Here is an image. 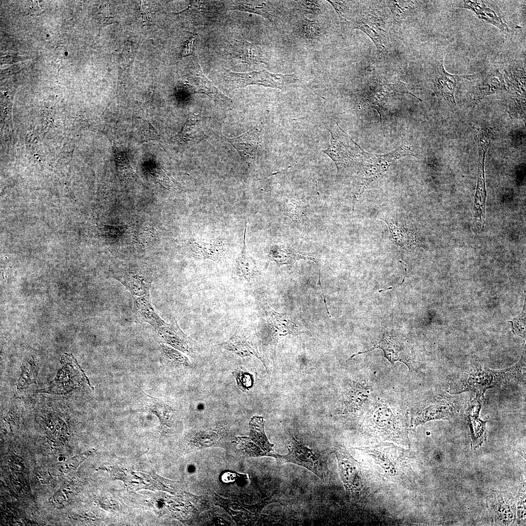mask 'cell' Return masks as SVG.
<instances>
[{
    "mask_svg": "<svg viewBox=\"0 0 526 526\" xmlns=\"http://www.w3.org/2000/svg\"><path fill=\"white\" fill-rule=\"evenodd\" d=\"M388 226L394 241L399 245L407 246L414 244V236L411 230L395 223L390 222Z\"/></svg>",
    "mask_w": 526,
    "mask_h": 526,
    "instance_id": "27",
    "label": "cell"
},
{
    "mask_svg": "<svg viewBox=\"0 0 526 526\" xmlns=\"http://www.w3.org/2000/svg\"><path fill=\"white\" fill-rule=\"evenodd\" d=\"M375 349L382 350L385 357L392 364L398 361L405 364L410 371L414 369L413 356L410 345L402 338L391 333L384 334L381 340L374 346L367 351L358 352L353 355L350 359L357 355L367 353Z\"/></svg>",
    "mask_w": 526,
    "mask_h": 526,
    "instance_id": "8",
    "label": "cell"
},
{
    "mask_svg": "<svg viewBox=\"0 0 526 526\" xmlns=\"http://www.w3.org/2000/svg\"><path fill=\"white\" fill-rule=\"evenodd\" d=\"M297 2L305 12L316 13L320 11L319 5L316 1L300 0Z\"/></svg>",
    "mask_w": 526,
    "mask_h": 526,
    "instance_id": "36",
    "label": "cell"
},
{
    "mask_svg": "<svg viewBox=\"0 0 526 526\" xmlns=\"http://www.w3.org/2000/svg\"><path fill=\"white\" fill-rule=\"evenodd\" d=\"M505 87L502 74L497 70L488 74L478 84L473 87L471 92L472 104H476L485 96L496 93Z\"/></svg>",
    "mask_w": 526,
    "mask_h": 526,
    "instance_id": "15",
    "label": "cell"
},
{
    "mask_svg": "<svg viewBox=\"0 0 526 526\" xmlns=\"http://www.w3.org/2000/svg\"><path fill=\"white\" fill-rule=\"evenodd\" d=\"M116 159L118 164L117 167L119 173L124 176H131L132 173L133 169L130 164L128 157L123 152L119 151L116 153Z\"/></svg>",
    "mask_w": 526,
    "mask_h": 526,
    "instance_id": "34",
    "label": "cell"
},
{
    "mask_svg": "<svg viewBox=\"0 0 526 526\" xmlns=\"http://www.w3.org/2000/svg\"><path fill=\"white\" fill-rule=\"evenodd\" d=\"M144 403L149 410L157 415L163 421L168 414L172 412L170 407L161 399L145 394Z\"/></svg>",
    "mask_w": 526,
    "mask_h": 526,
    "instance_id": "29",
    "label": "cell"
},
{
    "mask_svg": "<svg viewBox=\"0 0 526 526\" xmlns=\"http://www.w3.org/2000/svg\"><path fill=\"white\" fill-rule=\"evenodd\" d=\"M217 346L242 357L254 356L261 358L251 342L242 333H236L228 340Z\"/></svg>",
    "mask_w": 526,
    "mask_h": 526,
    "instance_id": "19",
    "label": "cell"
},
{
    "mask_svg": "<svg viewBox=\"0 0 526 526\" xmlns=\"http://www.w3.org/2000/svg\"><path fill=\"white\" fill-rule=\"evenodd\" d=\"M196 76L199 79L197 85V92L205 94L211 97L219 98L224 102L229 101L230 99L221 93L206 77L199 65L196 71Z\"/></svg>",
    "mask_w": 526,
    "mask_h": 526,
    "instance_id": "23",
    "label": "cell"
},
{
    "mask_svg": "<svg viewBox=\"0 0 526 526\" xmlns=\"http://www.w3.org/2000/svg\"><path fill=\"white\" fill-rule=\"evenodd\" d=\"M365 425L375 436L404 444L408 442L407 414L397 405L382 401L374 403L367 413Z\"/></svg>",
    "mask_w": 526,
    "mask_h": 526,
    "instance_id": "2",
    "label": "cell"
},
{
    "mask_svg": "<svg viewBox=\"0 0 526 526\" xmlns=\"http://www.w3.org/2000/svg\"><path fill=\"white\" fill-rule=\"evenodd\" d=\"M251 132H248L237 137L229 139L228 141L236 149L241 156L245 159L253 157L255 141Z\"/></svg>",
    "mask_w": 526,
    "mask_h": 526,
    "instance_id": "25",
    "label": "cell"
},
{
    "mask_svg": "<svg viewBox=\"0 0 526 526\" xmlns=\"http://www.w3.org/2000/svg\"><path fill=\"white\" fill-rule=\"evenodd\" d=\"M249 437L238 438V447L248 457L271 456L278 459L280 454L273 450L274 445L269 441L264 432L263 417L253 416L249 423Z\"/></svg>",
    "mask_w": 526,
    "mask_h": 526,
    "instance_id": "6",
    "label": "cell"
},
{
    "mask_svg": "<svg viewBox=\"0 0 526 526\" xmlns=\"http://www.w3.org/2000/svg\"><path fill=\"white\" fill-rule=\"evenodd\" d=\"M388 6L391 9L395 19L402 20L406 16L407 11L412 8L413 3L410 1H387Z\"/></svg>",
    "mask_w": 526,
    "mask_h": 526,
    "instance_id": "30",
    "label": "cell"
},
{
    "mask_svg": "<svg viewBox=\"0 0 526 526\" xmlns=\"http://www.w3.org/2000/svg\"><path fill=\"white\" fill-rule=\"evenodd\" d=\"M462 7L470 9L473 12L481 19L492 24L503 32L508 31L507 25L503 21L500 17L489 7H487L482 1L464 0Z\"/></svg>",
    "mask_w": 526,
    "mask_h": 526,
    "instance_id": "21",
    "label": "cell"
},
{
    "mask_svg": "<svg viewBox=\"0 0 526 526\" xmlns=\"http://www.w3.org/2000/svg\"><path fill=\"white\" fill-rule=\"evenodd\" d=\"M235 56L241 62L249 65L266 63V59L258 47L246 40H238L236 44Z\"/></svg>",
    "mask_w": 526,
    "mask_h": 526,
    "instance_id": "22",
    "label": "cell"
},
{
    "mask_svg": "<svg viewBox=\"0 0 526 526\" xmlns=\"http://www.w3.org/2000/svg\"><path fill=\"white\" fill-rule=\"evenodd\" d=\"M379 18L375 15H368L367 19H362L356 21L353 23L355 28L362 30L366 33L374 41L378 49L385 47L386 36L385 31L381 27Z\"/></svg>",
    "mask_w": 526,
    "mask_h": 526,
    "instance_id": "18",
    "label": "cell"
},
{
    "mask_svg": "<svg viewBox=\"0 0 526 526\" xmlns=\"http://www.w3.org/2000/svg\"><path fill=\"white\" fill-rule=\"evenodd\" d=\"M191 251L199 258L215 262L222 261L227 254L228 245L225 240H190L188 244Z\"/></svg>",
    "mask_w": 526,
    "mask_h": 526,
    "instance_id": "11",
    "label": "cell"
},
{
    "mask_svg": "<svg viewBox=\"0 0 526 526\" xmlns=\"http://www.w3.org/2000/svg\"><path fill=\"white\" fill-rule=\"evenodd\" d=\"M115 278L129 290L133 298L150 294L151 281L146 275L134 271H125L119 273Z\"/></svg>",
    "mask_w": 526,
    "mask_h": 526,
    "instance_id": "14",
    "label": "cell"
},
{
    "mask_svg": "<svg viewBox=\"0 0 526 526\" xmlns=\"http://www.w3.org/2000/svg\"><path fill=\"white\" fill-rule=\"evenodd\" d=\"M301 26V33L303 36L308 38H315L320 35V29L315 22L303 17Z\"/></svg>",
    "mask_w": 526,
    "mask_h": 526,
    "instance_id": "33",
    "label": "cell"
},
{
    "mask_svg": "<svg viewBox=\"0 0 526 526\" xmlns=\"http://www.w3.org/2000/svg\"><path fill=\"white\" fill-rule=\"evenodd\" d=\"M454 407L452 404L445 400L429 405L418 410L411 419V425L415 428L420 424L429 421L450 418L454 413Z\"/></svg>",
    "mask_w": 526,
    "mask_h": 526,
    "instance_id": "12",
    "label": "cell"
},
{
    "mask_svg": "<svg viewBox=\"0 0 526 526\" xmlns=\"http://www.w3.org/2000/svg\"><path fill=\"white\" fill-rule=\"evenodd\" d=\"M266 308L268 322L276 333L278 331L282 332L284 330V328H286L289 332L293 333L294 329L288 327V326L292 328H298L294 322L288 319L286 317L284 316V315L276 312L268 305H267Z\"/></svg>",
    "mask_w": 526,
    "mask_h": 526,
    "instance_id": "24",
    "label": "cell"
},
{
    "mask_svg": "<svg viewBox=\"0 0 526 526\" xmlns=\"http://www.w3.org/2000/svg\"><path fill=\"white\" fill-rule=\"evenodd\" d=\"M268 257L278 264H288L292 261L301 259L315 260L309 253L301 252L285 244L272 245L269 250Z\"/></svg>",
    "mask_w": 526,
    "mask_h": 526,
    "instance_id": "20",
    "label": "cell"
},
{
    "mask_svg": "<svg viewBox=\"0 0 526 526\" xmlns=\"http://www.w3.org/2000/svg\"><path fill=\"white\" fill-rule=\"evenodd\" d=\"M163 341L185 353L193 352L191 340L180 329L177 322L172 324L165 322L158 331Z\"/></svg>",
    "mask_w": 526,
    "mask_h": 526,
    "instance_id": "13",
    "label": "cell"
},
{
    "mask_svg": "<svg viewBox=\"0 0 526 526\" xmlns=\"http://www.w3.org/2000/svg\"><path fill=\"white\" fill-rule=\"evenodd\" d=\"M238 387L243 391L248 390L251 387L253 380L251 375L243 368H238L233 372Z\"/></svg>",
    "mask_w": 526,
    "mask_h": 526,
    "instance_id": "32",
    "label": "cell"
},
{
    "mask_svg": "<svg viewBox=\"0 0 526 526\" xmlns=\"http://www.w3.org/2000/svg\"><path fill=\"white\" fill-rule=\"evenodd\" d=\"M340 478L347 492L357 495L365 488V483L359 466L345 448H335Z\"/></svg>",
    "mask_w": 526,
    "mask_h": 526,
    "instance_id": "9",
    "label": "cell"
},
{
    "mask_svg": "<svg viewBox=\"0 0 526 526\" xmlns=\"http://www.w3.org/2000/svg\"><path fill=\"white\" fill-rule=\"evenodd\" d=\"M224 75L226 83L233 89L244 88L251 84L282 89L290 83L300 81L293 74H275L265 70L238 73L226 70Z\"/></svg>",
    "mask_w": 526,
    "mask_h": 526,
    "instance_id": "5",
    "label": "cell"
},
{
    "mask_svg": "<svg viewBox=\"0 0 526 526\" xmlns=\"http://www.w3.org/2000/svg\"><path fill=\"white\" fill-rule=\"evenodd\" d=\"M333 6L339 17L342 19H345V12L347 11V5L342 1L328 0Z\"/></svg>",
    "mask_w": 526,
    "mask_h": 526,
    "instance_id": "37",
    "label": "cell"
},
{
    "mask_svg": "<svg viewBox=\"0 0 526 526\" xmlns=\"http://www.w3.org/2000/svg\"><path fill=\"white\" fill-rule=\"evenodd\" d=\"M331 130V143L323 150L336 163L338 171L351 169L363 161V150L338 125Z\"/></svg>",
    "mask_w": 526,
    "mask_h": 526,
    "instance_id": "3",
    "label": "cell"
},
{
    "mask_svg": "<svg viewBox=\"0 0 526 526\" xmlns=\"http://www.w3.org/2000/svg\"><path fill=\"white\" fill-rule=\"evenodd\" d=\"M505 71L504 76L508 86L520 93H525L526 72L524 68L512 67Z\"/></svg>",
    "mask_w": 526,
    "mask_h": 526,
    "instance_id": "26",
    "label": "cell"
},
{
    "mask_svg": "<svg viewBox=\"0 0 526 526\" xmlns=\"http://www.w3.org/2000/svg\"><path fill=\"white\" fill-rule=\"evenodd\" d=\"M246 222L245 224L242 249L237 257L235 262V271L237 275L249 280L256 276L260 270L257 261L251 256L247 251L245 239Z\"/></svg>",
    "mask_w": 526,
    "mask_h": 526,
    "instance_id": "17",
    "label": "cell"
},
{
    "mask_svg": "<svg viewBox=\"0 0 526 526\" xmlns=\"http://www.w3.org/2000/svg\"><path fill=\"white\" fill-rule=\"evenodd\" d=\"M410 94L415 96L407 89L406 85L396 79H378L366 91L363 96V103L367 107L376 109L382 122L381 107L384 101L388 97L399 94Z\"/></svg>",
    "mask_w": 526,
    "mask_h": 526,
    "instance_id": "7",
    "label": "cell"
},
{
    "mask_svg": "<svg viewBox=\"0 0 526 526\" xmlns=\"http://www.w3.org/2000/svg\"><path fill=\"white\" fill-rule=\"evenodd\" d=\"M483 396L477 395L469 404L467 414L469 426L471 432L473 443L474 445L482 443L486 439L485 424L479 418V413L481 407Z\"/></svg>",
    "mask_w": 526,
    "mask_h": 526,
    "instance_id": "16",
    "label": "cell"
},
{
    "mask_svg": "<svg viewBox=\"0 0 526 526\" xmlns=\"http://www.w3.org/2000/svg\"><path fill=\"white\" fill-rule=\"evenodd\" d=\"M287 450V454L280 455L278 459L302 466L323 481L326 480L329 470L327 458L323 453L307 447L293 436L291 438Z\"/></svg>",
    "mask_w": 526,
    "mask_h": 526,
    "instance_id": "4",
    "label": "cell"
},
{
    "mask_svg": "<svg viewBox=\"0 0 526 526\" xmlns=\"http://www.w3.org/2000/svg\"><path fill=\"white\" fill-rule=\"evenodd\" d=\"M523 357L515 365L501 370L479 367L470 370L454 379L450 385L451 394L471 391L482 396L486 390L521 379L525 372Z\"/></svg>",
    "mask_w": 526,
    "mask_h": 526,
    "instance_id": "1",
    "label": "cell"
},
{
    "mask_svg": "<svg viewBox=\"0 0 526 526\" xmlns=\"http://www.w3.org/2000/svg\"><path fill=\"white\" fill-rule=\"evenodd\" d=\"M196 41L197 36L196 34L191 35L186 39L182 51V56L193 54Z\"/></svg>",
    "mask_w": 526,
    "mask_h": 526,
    "instance_id": "35",
    "label": "cell"
},
{
    "mask_svg": "<svg viewBox=\"0 0 526 526\" xmlns=\"http://www.w3.org/2000/svg\"><path fill=\"white\" fill-rule=\"evenodd\" d=\"M478 74L471 75H456L446 71L442 59L439 62L431 77V81L433 85V90L437 94L441 95L448 102L455 105L454 92L457 83L462 79H471L478 76Z\"/></svg>",
    "mask_w": 526,
    "mask_h": 526,
    "instance_id": "10",
    "label": "cell"
},
{
    "mask_svg": "<svg viewBox=\"0 0 526 526\" xmlns=\"http://www.w3.org/2000/svg\"><path fill=\"white\" fill-rule=\"evenodd\" d=\"M199 119L198 117L195 116H190L179 133L180 137L186 140L194 138L199 128H196L199 126Z\"/></svg>",
    "mask_w": 526,
    "mask_h": 526,
    "instance_id": "31",
    "label": "cell"
},
{
    "mask_svg": "<svg viewBox=\"0 0 526 526\" xmlns=\"http://www.w3.org/2000/svg\"><path fill=\"white\" fill-rule=\"evenodd\" d=\"M231 10H239L242 11L248 12L258 14L262 17L272 20L271 12L266 7L264 3L260 4L247 2H237L233 4L231 8Z\"/></svg>",
    "mask_w": 526,
    "mask_h": 526,
    "instance_id": "28",
    "label": "cell"
}]
</instances>
